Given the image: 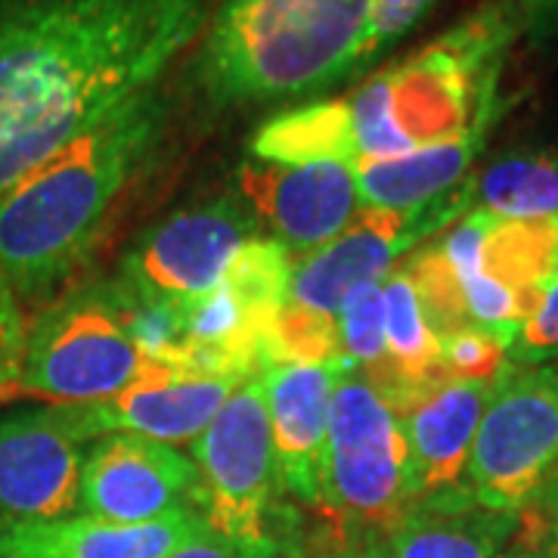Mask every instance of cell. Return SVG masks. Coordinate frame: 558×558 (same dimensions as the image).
I'll return each instance as SVG.
<instances>
[{
	"label": "cell",
	"mask_w": 558,
	"mask_h": 558,
	"mask_svg": "<svg viewBox=\"0 0 558 558\" xmlns=\"http://www.w3.org/2000/svg\"><path fill=\"white\" fill-rule=\"evenodd\" d=\"M215 0H0V193L159 90Z\"/></svg>",
	"instance_id": "1"
},
{
	"label": "cell",
	"mask_w": 558,
	"mask_h": 558,
	"mask_svg": "<svg viewBox=\"0 0 558 558\" xmlns=\"http://www.w3.org/2000/svg\"><path fill=\"white\" fill-rule=\"evenodd\" d=\"M519 35L515 0H484L432 44L348 97L301 102L260 124L248 156L357 168L447 143L502 102L499 75Z\"/></svg>",
	"instance_id": "2"
},
{
	"label": "cell",
	"mask_w": 558,
	"mask_h": 558,
	"mask_svg": "<svg viewBox=\"0 0 558 558\" xmlns=\"http://www.w3.org/2000/svg\"><path fill=\"white\" fill-rule=\"evenodd\" d=\"M161 124L159 90L143 94L0 193V270L20 301L50 299L87 260Z\"/></svg>",
	"instance_id": "3"
},
{
	"label": "cell",
	"mask_w": 558,
	"mask_h": 558,
	"mask_svg": "<svg viewBox=\"0 0 558 558\" xmlns=\"http://www.w3.org/2000/svg\"><path fill=\"white\" fill-rule=\"evenodd\" d=\"M373 0H220L202 40L205 97L270 106L317 97L363 69Z\"/></svg>",
	"instance_id": "4"
},
{
	"label": "cell",
	"mask_w": 558,
	"mask_h": 558,
	"mask_svg": "<svg viewBox=\"0 0 558 558\" xmlns=\"http://www.w3.org/2000/svg\"><path fill=\"white\" fill-rule=\"evenodd\" d=\"M407 444L395 410L357 369L341 366L326 425L323 478L314 509L332 543H376L410 512Z\"/></svg>",
	"instance_id": "5"
},
{
	"label": "cell",
	"mask_w": 558,
	"mask_h": 558,
	"mask_svg": "<svg viewBox=\"0 0 558 558\" xmlns=\"http://www.w3.org/2000/svg\"><path fill=\"white\" fill-rule=\"evenodd\" d=\"M146 366L149 360L121 319L116 286H84L50 301L28 326L20 376L3 400L100 403L124 391Z\"/></svg>",
	"instance_id": "6"
},
{
	"label": "cell",
	"mask_w": 558,
	"mask_h": 558,
	"mask_svg": "<svg viewBox=\"0 0 558 558\" xmlns=\"http://www.w3.org/2000/svg\"><path fill=\"white\" fill-rule=\"evenodd\" d=\"M205 524L245 558L282 556L279 481L264 381L248 379L193 440Z\"/></svg>",
	"instance_id": "7"
},
{
	"label": "cell",
	"mask_w": 558,
	"mask_h": 558,
	"mask_svg": "<svg viewBox=\"0 0 558 558\" xmlns=\"http://www.w3.org/2000/svg\"><path fill=\"white\" fill-rule=\"evenodd\" d=\"M558 462V366L506 363L490 381L465 487L481 506L521 515Z\"/></svg>",
	"instance_id": "8"
},
{
	"label": "cell",
	"mask_w": 558,
	"mask_h": 558,
	"mask_svg": "<svg viewBox=\"0 0 558 558\" xmlns=\"http://www.w3.org/2000/svg\"><path fill=\"white\" fill-rule=\"evenodd\" d=\"M465 211H472V174L450 196L425 208L391 211L363 205L336 240L295 264L289 301L339 317L341 301L348 299L351 289L388 277L400 255L413 252L422 240L457 223Z\"/></svg>",
	"instance_id": "9"
},
{
	"label": "cell",
	"mask_w": 558,
	"mask_h": 558,
	"mask_svg": "<svg viewBox=\"0 0 558 558\" xmlns=\"http://www.w3.org/2000/svg\"><path fill=\"white\" fill-rule=\"evenodd\" d=\"M240 202L218 199L161 220L121 264V282L149 301L193 304L215 292L240 248L255 236Z\"/></svg>",
	"instance_id": "10"
},
{
	"label": "cell",
	"mask_w": 558,
	"mask_h": 558,
	"mask_svg": "<svg viewBox=\"0 0 558 558\" xmlns=\"http://www.w3.org/2000/svg\"><path fill=\"white\" fill-rule=\"evenodd\" d=\"M240 385L236 376L149 360V366L116 398L53 410L81 444L106 435H143L161 444H180L199 438Z\"/></svg>",
	"instance_id": "11"
},
{
	"label": "cell",
	"mask_w": 558,
	"mask_h": 558,
	"mask_svg": "<svg viewBox=\"0 0 558 558\" xmlns=\"http://www.w3.org/2000/svg\"><path fill=\"white\" fill-rule=\"evenodd\" d=\"M186 506L199 509V469L174 444L106 435L84 453L78 512L143 524Z\"/></svg>",
	"instance_id": "12"
},
{
	"label": "cell",
	"mask_w": 558,
	"mask_h": 558,
	"mask_svg": "<svg viewBox=\"0 0 558 558\" xmlns=\"http://www.w3.org/2000/svg\"><path fill=\"white\" fill-rule=\"evenodd\" d=\"M236 193L292 255L336 240L360 202L354 171L339 161L282 165L248 156L236 171Z\"/></svg>",
	"instance_id": "13"
},
{
	"label": "cell",
	"mask_w": 558,
	"mask_h": 558,
	"mask_svg": "<svg viewBox=\"0 0 558 558\" xmlns=\"http://www.w3.org/2000/svg\"><path fill=\"white\" fill-rule=\"evenodd\" d=\"M81 440L53 407L0 416V531L78 512Z\"/></svg>",
	"instance_id": "14"
},
{
	"label": "cell",
	"mask_w": 558,
	"mask_h": 558,
	"mask_svg": "<svg viewBox=\"0 0 558 558\" xmlns=\"http://www.w3.org/2000/svg\"><path fill=\"white\" fill-rule=\"evenodd\" d=\"M457 282L487 279L537 307L558 270V218L515 220L472 208L438 240Z\"/></svg>",
	"instance_id": "15"
},
{
	"label": "cell",
	"mask_w": 558,
	"mask_h": 558,
	"mask_svg": "<svg viewBox=\"0 0 558 558\" xmlns=\"http://www.w3.org/2000/svg\"><path fill=\"white\" fill-rule=\"evenodd\" d=\"M208 531L199 509H174L156 521L121 524L75 512L0 531V558H165Z\"/></svg>",
	"instance_id": "16"
},
{
	"label": "cell",
	"mask_w": 558,
	"mask_h": 558,
	"mask_svg": "<svg viewBox=\"0 0 558 558\" xmlns=\"http://www.w3.org/2000/svg\"><path fill=\"white\" fill-rule=\"evenodd\" d=\"M490 381H440L428 395L400 410L407 444L410 499L438 497L465 484V465L478 435Z\"/></svg>",
	"instance_id": "17"
},
{
	"label": "cell",
	"mask_w": 558,
	"mask_h": 558,
	"mask_svg": "<svg viewBox=\"0 0 558 558\" xmlns=\"http://www.w3.org/2000/svg\"><path fill=\"white\" fill-rule=\"evenodd\" d=\"M341 366H270L264 381L270 440L277 459V481L282 494L317 506L323 453H326V425L329 398Z\"/></svg>",
	"instance_id": "18"
},
{
	"label": "cell",
	"mask_w": 558,
	"mask_h": 558,
	"mask_svg": "<svg viewBox=\"0 0 558 558\" xmlns=\"http://www.w3.org/2000/svg\"><path fill=\"white\" fill-rule=\"evenodd\" d=\"M519 515L481 506L462 484L418 499L376 543L379 558H506L519 534Z\"/></svg>",
	"instance_id": "19"
},
{
	"label": "cell",
	"mask_w": 558,
	"mask_h": 558,
	"mask_svg": "<svg viewBox=\"0 0 558 558\" xmlns=\"http://www.w3.org/2000/svg\"><path fill=\"white\" fill-rule=\"evenodd\" d=\"M502 102L490 106L465 134L422 146L410 156L398 159L363 161L354 171L357 196L366 208H391V211H413L432 202L444 199L472 174V165L481 156L484 143L497 124Z\"/></svg>",
	"instance_id": "20"
},
{
	"label": "cell",
	"mask_w": 558,
	"mask_h": 558,
	"mask_svg": "<svg viewBox=\"0 0 558 558\" xmlns=\"http://www.w3.org/2000/svg\"><path fill=\"white\" fill-rule=\"evenodd\" d=\"M472 208L499 218H558V149H521L472 174Z\"/></svg>",
	"instance_id": "21"
},
{
	"label": "cell",
	"mask_w": 558,
	"mask_h": 558,
	"mask_svg": "<svg viewBox=\"0 0 558 558\" xmlns=\"http://www.w3.org/2000/svg\"><path fill=\"white\" fill-rule=\"evenodd\" d=\"M348 363L341 351V329L336 314L286 301L267 336L270 366H332Z\"/></svg>",
	"instance_id": "22"
},
{
	"label": "cell",
	"mask_w": 558,
	"mask_h": 558,
	"mask_svg": "<svg viewBox=\"0 0 558 558\" xmlns=\"http://www.w3.org/2000/svg\"><path fill=\"white\" fill-rule=\"evenodd\" d=\"M381 282L373 279L348 292L339 307L341 351L351 369H357L363 379H379L385 369V301H381Z\"/></svg>",
	"instance_id": "23"
},
{
	"label": "cell",
	"mask_w": 558,
	"mask_h": 558,
	"mask_svg": "<svg viewBox=\"0 0 558 558\" xmlns=\"http://www.w3.org/2000/svg\"><path fill=\"white\" fill-rule=\"evenodd\" d=\"M509 363V348L475 326L457 329L440 339V366L457 381H494Z\"/></svg>",
	"instance_id": "24"
},
{
	"label": "cell",
	"mask_w": 558,
	"mask_h": 558,
	"mask_svg": "<svg viewBox=\"0 0 558 558\" xmlns=\"http://www.w3.org/2000/svg\"><path fill=\"white\" fill-rule=\"evenodd\" d=\"M558 357V270L543 286L537 307L521 323L519 336L509 344V363L543 366Z\"/></svg>",
	"instance_id": "25"
},
{
	"label": "cell",
	"mask_w": 558,
	"mask_h": 558,
	"mask_svg": "<svg viewBox=\"0 0 558 558\" xmlns=\"http://www.w3.org/2000/svg\"><path fill=\"white\" fill-rule=\"evenodd\" d=\"M438 0H373L369 35L363 50V65L379 60L385 50H391L400 38H407L418 22L432 13Z\"/></svg>",
	"instance_id": "26"
},
{
	"label": "cell",
	"mask_w": 558,
	"mask_h": 558,
	"mask_svg": "<svg viewBox=\"0 0 558 558\" xmlns=\"http://www.w3.org/2000/svg\"><path fill=\"white\" fill-rule=\"evenodd\" d=\"M25 336H28V323L22 314V301L0 270V400L7 398L10 385L20 376Z\"/></svg>",
	"instance_id": "27"
},
{
	"label": "cell",
	"mask_w": 558,
	"mask_h": 558,
	"mask_svg": "<svg viewBox=\"0 0 558 558\" xmlns=\"http://www.w3.org/2000/svg\"><path fill=\"white\" fill-rule=\"evenodd\" d=\"M521 35L539 47L558 44V0H515Z\"/></svg>",
	"instance_id": "28"
},
{
	"label": "cell",
	"mask_w": 558,
	"mask_h": 558,
	"mask_svg": "<svg viewBox=\"0 0 558 558\" xmlns=\"http://www.w3.org/2000/svg\"><path fill=\"white\" fill-rule=\"evenodd\" d=\"M519 519V534H515V543L509 546L506 558H558V537L546 534L539 524L524 515Z\"/></svg>",
	"instance_id": "29"
},
{
	"label": "cell",
	"mask_w": 558,
	"mask_h": 558,
	"mask_svg": "<svg viewBox=\"0 0 558 558\" xmlns=\"http://www.w3.org/2000/svg\"><path fill=\"white\" fill-rule=\"evenodd\" d=\"M165 558H245V556H242L233 543H227V539L218 537V534L208 527V531H202L199 537L186 539L183 546H178L171 556H165Z\"/></svg>",
	"instance_id": "30"
},
{
	"label": "cell",
	"mask_w": 558,
	"mask_h": 558,
	"mask_svg": "<svg viewBox=\"0 0 558 558\" xmlns=\"http://www.w3.org/2000/svg\"><path fill=\"white\" fill-rule=\"evenodd\" d=\"M521 515L531 519L534 524H539L546 534L558 537V462L556 469H553V475H549V481H546V487L539 490L537 502L527 512H521Z\"/></svg>",
	"instance_id": "31"
},
{
	"label": "cell",
	"mask_w": 558,
	"mask_h": 558,
	"mask_svg": "<svg viewBox=\"0 0 558 558\" xmlns=\"http://www.w3.org/2000/svg\"><path fill=\"white\" fill-rule=\"evenodd\" d=\"M311 558H379L373 546L366 543H332V539H323L317 549L311 553Z\"/></svg>",
	"instance_id": "32"
}]
</instances>
